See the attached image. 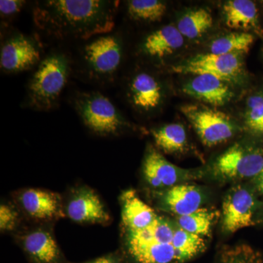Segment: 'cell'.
<instances>
[{
  "label": "cell",
  "mask_w": 263,
  "mask_h": 263,
  "mask_svg": "<svg viewBox=\"0 0 263 263\" xmlns=\"http://www.w3.org/2000/svg\"><path fill=\"white\" fill-rule=\"evenodd\" d=\"M118 1L45 0L33 9L36 26L49 35L89 39L108 34L115 25Z\"/></svg>",
  "instance_id": "1"
},
{
  "label": "cell",
  "mask_w": 263,
  "mask_h": 263,
  "mask_svg": "<svg viewBox=\"0 0 263 263\" xmlns=\"http://www.w3.org/2000/svg\"><path fill=\"white\" fill-rule=\"evenodd\" d=\"M70 70V57L63 52H53L43 59L29 81L27 106L39 111L54 108L67 84Z\"/></svg>",
  "instance_id": "2"
},
{
  "label": "cell",
  "mask_w": 263,
  "mask_h": 263,
  "mask_svg": "<svg viewBox=\"0 0 263 263\" xmlns=\"http://www.w3.org/2000/svg\"><path fill=\"white\" fill-rule=\"evenodd\" d=\"M174 230L167 219L158 216L144 229L127 230L128 254L135 263H178L173 245Z\"/></svg>",
  "instance_id": "3"
},
{
  "label": "cell",
  "mask_w": 263,
  "mask_h": 263,
  "mask_svg": "<svg viewBox=\"0 0 263 263\" xmlns=\"http://www.w3.org/2000/svg\"><path fill=\"white\" fill-rule=\"evenodd\" d=\"M73 103L85 126L97 134L112 136L129 127V123L114 104L100 93H79Z\"/></svg>",
  "instance_id": "4"
},
{
  "label": "cell",
  "mask_w": 263,
  "mask_h": 263,
  "mask_svg": "<svg viewBox=\"0 0 263 263\" xmlns=\"http://www.w3.org/2000/svg\"><path fill=\"white\" fill-rule=\"evenodd\" d=\"M81 56L91 79L102 82L113 80L122 62V39L108 33L97 36L83 48Z\"/></svg>",
  "instance_id": "5"
},
{
  "label": "cell",
  "mask_w": 263,
  "mask_h": 263,
  "mask_svg": "<svg viewBox=\"0 0 263 263\" xmlns=\"http://www.w3.org/2000/svg\"><path fill=\"white\" fill-rule=\"evenodd\" d=\"M181 111L193 124L204 145L216 146L230 139L236 127L226 114L203 105H186Z\"/></svg>",
  "instance_id": "6"
},
{
  "label": "cell",
  "mask_w": 263,
  "mask_h": 263,
  "mask_svg": "<svg viewBox=\"0 0 263 263\" xmlns=\"http://www.w3.org/2000/svg\"><path fill=\"white\" fill-rule=\"evenodd\" d=\"M242 54L216 55L203 53L197 55L187 61L173 66L176 73L208 74L214 76L227 84L240 82L243 75Z\"/></svg>",
  "instance_id": "7"
},
{
  "label": "cell",
  "mask_w": 263,
  "mask_h": 263,
  "mask_svg": "<svg viewBox=\"0 0 263 263\" xmlns=\"http://www.w3.org/2000/svg\"><path fill=\"white\" fill-rule=\"evenodd\" d=\"M214 168L224 179L257 177L263 169V152L247 143H235L216 160Z\"/></svg>",
  "instance_id": "8"
},
{
  "label": "cell",
  "mask_w": 263,
  "mask_h": 263,
  "mask_svg": "<svg viewBox=\"0 0 263 263\" xmlns=\"http://www.w3.org/2000/svg\"><path fill=\"white\" fill-rule=\"evenodd\" d=\"M41 48L35 39L16 34L5 41L0 53V67L8 73L29 70L41 62Z\"/></svg>",
  "instance_id": "9"
},
{
  "label": "cell",
  "mask_w": 263,
  "mask_h": 263,
  "mask_svg": "<svg viewBox=\"0 0 263 263\" xmlns=\"http://www.w3.org/2000/svg\"><path fill=\"white\" fill-rule=\"evenodd\" d=\"M255 200L247 189L236 186L226 195L222 205V228L228 233L254 226Z\"/></svg>",
  "instance_id": "10"
},
{
  "label": "cell",
  "mask_w": 263,
  "mask_h": 263,
  "mask_svg": "<svg viewBox=\"0 0 263 263\" xmlns=\"http://www.w3.org/2000/svg\"><path fill=\"white\" fill-rule=\"evenodd\" d=\"M143 172L147 182L155 188L172 187L188 179L190 175V172L171 163L152 147L145 156Z\"/></svg>",
  "instance_id": "11"
},
{
  "label": "cell",
  "mask_w": 263,
  "mask_h": 263,
  "mask_svg": "<svg viewBox=\"0 0 263 263\" xmlns=\"http://www.w3.org/2000/svg\"><path fill=\"white\" fill-rule=\"evenodd\" d=\"M183 91L192 98L214 106L226 105L234 96L228 84L208 74L195 76L184 85Z\"/></svg>",
  "instance_id": "12"
},
{
  "label": "cell",
  "mask_w": 263,
  "mask_h": 263,
  "mask_svg": "<svg viewBox=\"0 0 263 263\" xmlns=\"http://www.w3.org/2000/svg\"><path fill=\"white\" fill-rule=\"evenodd\" d=\"M127 96L137 109L150 112L158 108L162 103V86L155 76L148 72H139L129 81Z\"/></svg>",
  "instance_id": "13"
},
{
  "label": "cell",
  "mask_w": 263,
  "mask_h": 263,
  "mask_svg": "<svg viewBox=\"0 0 263 263\" xmlns=\"http://www.w3.org/2000/svg\"><path fill=\"white\" fill-rule=\"evenodd\" d=\"M67 214L77 222H105L109 215L103 202L94 191L88 189L79 190L69 202Z\"/></svg>",
  "instance_id": "14"
},
{
  "label": "cell",
  "mask_w": 263,
  "mask_h": 263,
  "mask_svg": "<svg viewBox=\"0 0 263 263\" xmlns=\"http://www.w3.org/2000/svg\"><path fill=\"white\" fill-rule=\"evenodd\" d=\"M183 44V36L177 27L167 25L148 34L141 46V52L151 58L162 60L177 51Z\"/></svg>",
  "instance_id": "15"
},
{
  "label": "cell",
  "mask_w": 263,
  "mask_h": 263,
  "mask_svg": "<svg viewBox=\"0 0 263 263\" xmlns=\"http://www.w3.org/2000/svg\"><path fill=\"white\" fill-rule=\"evenodd\" d=\"M21 203L29 216L37 219H49L60 214V197L46 190L30 189L20 197Z\"/></svg>",
  "instance_id": "16"
},
{
  "label": "cell",
  "mask_w": 263,
  "mask_h": 263,
  "mask_svg": "<svg viewBox=\"0 0 263 263\" xmlns=\"http://www.w3.org/2000/svg\"><path fill=\"white\" fill-rule=\"evenodd\" d=\"M122 217L127 230L144 229L150 226L157 214L138 196L134 190H127L122 196Z\"/></svg>",
  "instance_id": "17"
},
{
  "label": "cell",
  "mask_w": 263,
  "mask_h": 263,
  "mask_svg": "<svg viewBox=\"0 0 263 263\" xmlns=\"http://www.w3.org/2000/svg\"><path fill=\"white\" fill-rule=\"evenodd\" d=\"M203 196L201 190L190 184L172 186L163 196L164 205L179 216L196 212L201 206Z\"/></svg>",
  "instance_id": "18"
},
{
  "label": "cell",
  "mask_w": 263,
  "mask_h": 263,
  "mask_svg": "<svg viewBox=\"0 0 263 263\" xmlns=\"http://www.w3.org/2000/svg\"><path fill=\"white\" fill-rule=\"evenodd\" d=\"M226 23L229 28L258 31V11L253 2L230 0L223 6Z\"/></svg>",
  "instance_id": "19"
},
{
  "label": "cell",
  "mask_w": 263,
  "mask_h": 263,
  "mask_svg": "<svg viewBox=\"0 0 263 263\" xmlns=\"http://www.w3.org/2000/svg\"><path fill=\"white\" fill-rule=\"evenodd\" d=\"M24 246L27 253L37 263H55L60 257L56 240L46 230H35L26 235Z\"/></svg>",
  "instance_id": "20"
},
{
  "label": "cell",
  "mask_w": 263,
  "mask_h": 263,
  "mask_svg": "<svg viewBox=\"0 0 263 263\" xmlns=\"http://www.w3.org/2000/svg\"><path fill=\"white\" fill-rule=\"evenodd\" d=\"M156 144L167 154L179 153L187 146V136L182 124H170L152 131Z\"/></svg>",
  "instance_id": "21"
},
{
  "label": "cell",
  "mask_w": 263,
  "mask_h": 263,
  "mask_svg": "<svg viewBox=\"0 0 263 263\" xmlns=\"http://www.w3.org/2000/svg\"><path fill=\"white\" fill-rule=\"evenodd\" d=\"M212 25L211 13L203 8H199L183 15L178 22L177 28L183 37L195 39L206 32Z\"/></svg>",
  "instance_id": "22"
},
{
  "label": "cell",
  "mask_w": 263,
  "mask_h": 263,
  "mask_svg": "<svg viewBox=\"0 0 263 263\" xmlns=\"http://www.w3.org/2000/svg\"><path fill=\"white\" fill-rule=\"evenodd\" d=\"M173 245L176 251L178 263H183L196 257L205 249V240L202 236L186 230L175 229Z\"/></svg>",
  "instance_id": "23"
},
{
  "label": "cell",
  "mask_w": 263,
  "mask_h": 263,
  "mask_svg": "<svg viewBox=\"0 0 263 263\" xmlns=\"http://www.w3.org/2000/svg\"><path fill=\"white\" fill-rule=\"evenodd\" d=\"M254 40L250 33H231L213 41L210 53L216 55L243 54L249 51Z\"/></svg>",
  "instance_id": "24"
},
{
  "label": "cell",
  "mask_w": 263,
  "mask_h": 263,
  "mask_svg": "<svg viewBox=\"0 0 263 263\" xmlns=\"http://www.w3.org/2000/svg\"><path fill=\"white\" fill-rule=\"evenodd\" d=\"M127 5L131 18L150 23L160 21L167 11L166 5L159 0H132Z\"/></svg>",
  "instance_id": "25"
},
{
  "label": "cell",
  "mask_w": 263,
  "mask_h": 263,
  "mask_svg": "<svg viewBox=\"0 0 263 263\" xmlns=\"http://www.w3.org/2000/svg\"><path fill=\"white\" fill-rule=\"evenodd\" d=\"M216 215V213L213 211L200 208L192 214L179 216L178 223L181 229L193 234L203 236L210 233Z\"/></svg>",
  "instance_id": "26"
},
{
  "label": "cell",
  "mask_w": 263,
  "mask_h": 263,
  "mask_svg": "<svg viewBox=\"0 0 263 263\" xmlns=\"http://www.w3.org/2000/svg\"><path fill=\"white\" fill-rule=\"evenodd\" d=\"M245 119L251 130L263 135V91L252 95L247 100Z\"/></svg>",
  "instance_id": "27"
},
{
  "label": "cell",
  "mask_w": 263,
  "mask_h": 263,
  "mask_svg": "<svg viewBox=\"0 0 263 263\" xmlns=\"http://www.w3.org/2000/svg\"><path fill=\"white\" fill-rule=\"evenodd\" d=\"M216 263H262V259L254 249L240 245L224 250Z\"/></svg>",
  "instance_id": "28"
},
{
  "label": "cell",
  "mask_w": 263,
  "mask_h": 263,
  "mask_svg": "<svg viewBox=\"0 0 263 263\" xmlns=\"http://www.w3.org/2000/svg\"><path fill=\"white\" fill-rule=\"evenodd\" d=\"M18 221V214L11 207L1 205L0 207V228L2 231L11 230Z\"/></svg>",
  "instance_id": "29"
},
{
  "label": "cell",
  "mask_w": 263,
  "mask_h": 263,
  "mask_svg": "<svg viewBox=\"0 0 263 263\" xmlns=\"http://www.w3.org/2000/svg\"><path fill=\"white\" fill-rule=\"evenodd\" d=\"M26 4L22 0H1L0 1V14L2 17L12 16L18 13Z\"/></svg>",
  "instance_id": "30"
},
{
  "label": "cell",
  "mask_w": 263,
  "mask_h": 263,
  "mask_svg": "<svg viewBox=\"0 0 263 263\" xmlns=\"http://www.w3.org/2000/svg\"><path fill=\"white\" fill-rule=\"evenodd\" d=\"M257 185L259 191L263 193V169L258 176H257Z\"/></svg>",
  "instance_id": "31"
},
{
  "label": "cell",
  "mask_w": 263,
  "mask_h": 263,
  "mask_svg": "<svg viewBox=\"0 0 263 263\" xmlns=\"http://www.w3.org/2000/svg\"><path fill=\"white\" fill-rule=\"evenodd\" d=\"M89 263H117V262H116L115 261H114L113 259L110 258V257H100V258L95 259V260L92 261V262H90Z\"/></svg>",
  "instance_id": "32"
}]
</instances>
